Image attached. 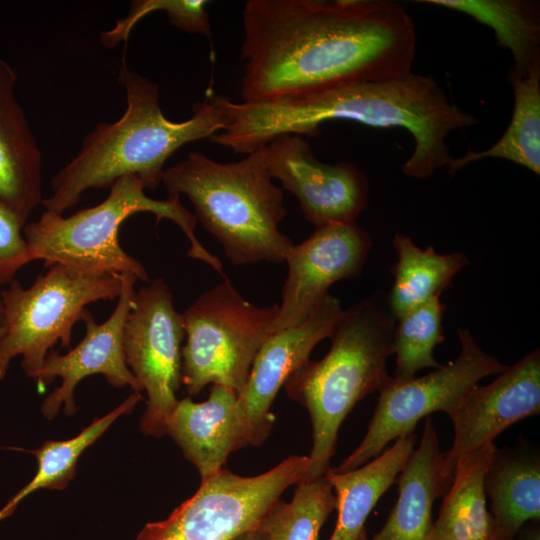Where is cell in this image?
Returning a JSON list of instances; mask_svg holds the SVG:
<instances>
[{"label": "cell", "mask_w": 540, "mask_h": 540, "mask_svg": "<svg viewBox=\"0 0 540 540\" xmlns=\"http://www.w3.org/2000/svg\"><path fill=\"white\" fill-rule=\"evenodd\" d=\"M0 291L5 334L0 340V380L10 362L22 356L26 375L37 381L46 356L60 342L70 348L72 328L88 304L118 299V274L84 271L53 264L24 288L13 280Z\"/></svg>", "instance_id": "7"}, {"label": "cell", "mask_w": 540, "mask_h": 540, "mask_svg": "<svg viewBox=\"0 0 540 540\" xmlns=\"http://www.w3.org/2000/svg\"><path fill=\"white\" fill-rule=\"evenodd\" d=\"M266 146L270 176L297 198L303 216L315 228L355 222L367 207L369 183L354 163L319 161L299 135H281Z\"/></svg>", "instance_id": "12"}, {"label": "cell", "mask_w": 540, "mask_h": 540, "mask_svg": "<svg viewBox=\"0 0 540 540\" xmlns=\"http://www.w3.org/2000/svg\"><path fill=\"white\" fill-rule=\"evenodd\" d=\"M205 0H135L130 3L127 15L118 19L110 30L100 33V42L114 48L127 41L133 27L153 11L163 10L171 25L192 34H203L210 38L211 29Z\"/></svg>", "instance_id": "29"}, {"label": "cell", "mask_w": 540, "mask_h": 540, "mask_svg": "<svg viewBox=\"0 0 540 540\" xmlns=\"http://www.w3.org/2000/svg\"><path fill=\"white\" fill-rule=\"evenodd\" d=\"M513 540H540L539 528L521 529Z\"/></svg>", "instance_id": "32"}, {"label": "cell", "mask_w": 540, "mask_h": 540, "mask_svg": "<svg viewBox=\"0 0 540 540\" xmlns=\"http://www.w3.org/2000/svg\"><path fill=\"white\" fill-rule=\"evenodd\" d=\"M23 227L12 213L0 206V285L10 284L16 273L32 262Z\"/></svg>", "instance_id": "30"}, {"label": "cell", "mask_w": 540, "mask_h": 540, "mask_svg": "<svg viewBox=\"0 0 540 540\" xmlns=\"http://www.w3.org/2000/svg\"><path fill=\"white\" fill-rule=\"evenodd\" d=\"M165 434L195 466L201 480L223 469L232 452L253 446V434L238 393L218 384L211 386L204 402L178 400L166 421Z\"/></svg>", "instance_id": "17"}, {"label": "cell", "mask_w": 540, "mask_h": 540, "mask_svg": "<svg viewBox=\"0 0 540 540\" xmlns=\"http://www.w3.org/2000/svg\"><path fill=\"white\" fill-rule=\"evenodd\" d=\"M344 309L327 294L300 324L272 333L258 351L239 402L248 419L253 446L261 445L274 423L273 401L288 377L309 360L314 347L329 338Z\"/></svg>", "instance_id": "16"}, {"label": "cell", "mask_w": 540, "mask_h": 540, "mask_svg": "<svg viewBox=\"0 0 540 540\" xmlns=\"http://www.w3.org/2000/svg\"><path fill=\"white\" fill-rule=\"evenodd\" d=\"M122 288L117 305L110 317L98 324L88 309L81 320L85 324V335L81 342L66 354L50 350L36 381L42 392L57 377L62 384L44 399L41 411L45 418L53 419L64 405V413L72 416L77 411L74 391L85 377L102 374L106 381L117 388L129 386L134 392L142 389L129 369L123 350V329L132 309L138 279L130 274L120 275Z\"/></svg>", "instance_id": "14"}, {"label": "cell", "mask_w": 540, "mask_h": 540, "mask_svg": "<svg viewBox=\"0 0 540 540\" xmlns=\"http://www.w3.org/2000/svg\"><path fill=\"white\" fill-rule=\"evenodd\" d=\"M491 500L492 539L513 540L527 521L540 518L538 454L496 450L485 477Z\"/></svg>", "instance_id": "21"}, {"label": "cell", "mask_w": 540, "mask_h": 540, "mask_svg": "<svg viewBox=\"0 0 540 540\" xmlns=\"http://www.w3.org/2000/svg\"><path fill=\"white\" fill-rule=\"evenodd\" d=\"M445 305L440 296L395 318L392 350L396 355L393 378L404 381L423 369L441 366L433 355L434 348L445 339L442 319Z\"/></svg>", "instance_id": "28"}, {"label": "cell", "mask_w": 540, "mask_h": 540, "mask_svg": "<svg viewBox=\"0 0 540 540\" xmlns=\"http://www.w3.org/2000/svg\"><path fill=\"white\" fill-rule=\"evenodd\" d=\"M395 318L387 301L374 294L344 309L331 336L328 353L308 360L286 380L289 398L309 413L313 445L305 478L324 476L331 468L340 425L365 396L391 379L387 359L393 354Z\"/></svg>", "instance_id": "5"}, {"label": "cell", "mask_w": 540, "mask_h": 540, "mask_svg": "<svg viewBox=\"0 0 540 540\" xmlns=\"http://www.w3.org/2000/svg\"><path fill=\"white\" fill-rule=\"evenodd\" d=\"M540 413V350L508 366L492 383L474 385L451 413L454 438L442 453L440 475L447 491L457 461L494 442L512 424Z\"/></svg>", "instance_id": "15"}, {"label": "cell", "mask_w": 540, "mask_h": 540, "mask_svg": "<svg viewBox=\"0 0 540 540\" xmlns=\"http://www.w3.org/2000/svg\"><path fill=\"white\" fill-rule=\"evenodd\" d=\"M136 175H126L111 186L105 200L64 217L45 211L37 221L25 224L23 236L32 261L43 260L44 267L62 264L84 271L130 274L138 281L149 282L145 267L120 245L118 232L131 215L147 212L174 222L187 237V256L200 260L224 275L220 259L210 253L195 234L197 220L180 201L168 195L164 200L150 198Z\"/></svg>", "instance_id": "6"}, {"label": "cell", "mask_w": 540, "mask_h": 540, "mask_svg": "<svg viewBox=\"0 0 540 540\" xmlns=\"http://www.w3.org/2000/svg\"><path fill=\"white\" fill-rule=\"evenodd\" d=\"M234 540H268V537L258 525V527L241 534Z\"/></svg>", "instance_id": "31"}, {"label": "cell", "mask_w": 540, "mask_h": 540, "mask_svg": "<svg viewBox=\"0 0 540 540\" xmlns=\"http://www.w3.org/2000/svg\"><path fill=\"white\" fill-rule=\"evenodd\" d=\"M496 450L491 442L457 461L429 540H493L485 477Z\"/></svg>", "instance_id": "22"}, {"label": "cell", "mask_w": 540, "mask_h": 540, "mask_svg": "<svg viewBox=\"0 0 540 540\" xmlns=\"http://www.w3.org/2000/svg\"><path fill=\"white\" fill-rule=\"evenodd\" d=\"M371 247L370 235L356 221L315 228L306 240L293 244L272 333L303 322L333 283L359 277Z\"/></svg>", "instance_id": "13"}, {"label": "cell", "mask_w": 540, "mask_h": 540, "mask_svg": "<svg viewBox=\"0 0 540 540\" xmlns=\"http://www.w3.org/2000/svg\"><path fill=\"white\" fill-rule=\"evenodd\" d=\"M267 169V146L237 162L220 163L199 152L164 170L170 196L185 195L196 220L237 266L280 264L293 246L279 224L287 216L282 187Z\"/></svg>", "instance_id": "4"}, {"label": "cell", "mask_w": 540, "mask_h": 540, "mask_svg": "<svg viewBox=\"0 0 540 540\" xmlns=\"http://www.w3.org/2000/svg\"><path fill=\"white\" fill-rule=\"evenodd\" d=\"M219 104L227 122L212 142L244 155L281 135L316 136L320 126L331 120L404 128L414 139V149L402 171L415 179L446 168L452 157L448 134L478 122L454 104L433 77L412 72L262 101L236 103L221 97Z\"/></svg>", "instance_id": "2"}, {"label": "cell", "mask_w": 540, "mask_h": 540, "mask_svg": "<svg viewBox=\"0 0 540 540\" xmlns=\"http://www.w3.org/2000/svg\"><path fill=\"white\" fill-rule=\"evenodd\" d=\"M414 433L395 439L394 444L364 465L346 472L330 468L325 477L336 496L337 523L328 540H366L365 522L381 496L396 482L415 449Z\"/></svg>", "instance_id": "20"}, {"label": "cell", "mask_w": 540, "mask_h": 540, "mask_svg": "<svg viewBox=\"0 0 540 540\" xmlns=\"http://www.w3.org/2000/svg\"><path fill=\"white\" fill-rule=\"evenodd\" d=\"M185 338L182 315L163 278L136 291L123 329L126 363L147 394L140 420L145 435H165L166 421L175 408L181 381V344Z\"/></svg>", "instance_id": "11"}, {"label": "cell", "mask_w": 540, "mask_h": 540, "mask_svg": "<svg viewBox=\"0 0 540 540\" xmlns=\"http://www.w3.org/2000/svg\"><path fill=\"white\" fill-rule=\"evenodd\" d=\"M141 399V392L133 391L120 405L92 421L76 436L65 440H46L39 448L26 450L35 456L38 469L30 482L0 509V521L10 516L18 504L32 492L39 489L62 490L67 487L76 475L81 454L120 416L131 413Z\"/></svg>", "instance_id": "26"}, {"label": "cell", "mask_w": 540, "mask_h": 540, "mask_svg": "<svg viewBox=\"0 0 540 540\" xmlns=\"http://www.w3.org/2000/svg\"><path fill=\"white\" fill-rule=\"evenodd\" d=\"M5 331H6V328H5L4 324H0V340L4 336Z\"/></svg>", "instance_id": "34"}, {"label": "cell", "mask_w": 540, "mask_h": 540, "mask_svg": "<svg viewBox=\"0 0 540 540\" xmlns=\"http://www.w3.org/2000/svg\"><path fill=\"white\" fill-rule=\"evenodd\" d=\"M278 311L277 304L259 307L244 299L226 277L202 293L181 314L186 338L181 381L188 395H198L209 384L239 395Z\"/></svg>", "instance_id": "8"}, {"label": "cell", "mask_w": 540, "mask_h": 540, "mask_svg": "<svg viewBox=\"0 0 540 540\" xmlns=\"http://www.w3.org/2000/svg\"><path fill=\"white\" fill-rule=\"evenodd\" d=\"M17 75L0 59V206L24 226L42 205V154L17 100Z\"/></svg>", "instance_id": "18"}, {"label": "cell", "mask_w": 540, "mask_h": 540, "mask_svg": "<svg viewBox=\"0 0 540 540\" xmlns=\"http://www.w3.org/2000/svg\"><path fill=\"white\" fill-rule=\"evenodd\" d=\"M310 459L291 455L274 468L241 476L221 469L165 519L147 523L135 540H234L258 527L291 485L306 477Z\"/></svg>", "instance_id": "9"}, {"label": "cell", "mask_w": 540, "mask_h": 540, "mask_svg": "<svg viewBox=\"0 0 540 540\" xmlns=\"http://www.w3.org/2000/svg\"><path fill=\"white\" fill-rule=\"evenodd\" d=\"M459 355L431 373L398 381L391 377L379 392V400L360 444L338 467V472L356 469L378 456L392 440L414 433L418 422L433 412L449 416L460 399L478 382L500 374L508 366L486 353L468 329H458Z\"/></svg>", "instance_id": "10"}, {"label": "cell", "mask_w": 540, "mask_h": 540, "mask_svg": "<svg viewBox=\"0 0 540 540\" xmlns=\"http://www.w3.org/2000/svg\"><path fill=\"white\" fill-rule=\"evenodd\" d=\"M242 102L411 72L415 25L389 0H249L242 14Z\"/></svg>", "instance_id": "1"}, {"label": "cell", "mask_w": 540, "mask_h": 540, "mask_svg": "<svg viewBox=\"0 0 540 540\" xmlns=\"http://www.w3.org/2000/svg\"><path fill=\"white\" fill-rule=\"evenodd\" d=\"M507 81L514 92V108L507 129L490 148L468 150L459 158L452 157L446 167L449 174L484 158L505 159L540 174V62L525 73L510 67Z\"/></svg>", "instance_id": "23"}, {"label": "cell", "mask_w": 540, "mask_h": 540, "mask_svg": "<svg viewBox=\"0 0 540 540\" xmlns=\"http://www.w3.org/2000/svg\"><path fill=\"white\" fill-rule=\"evenodd\" d=\"M3 322H4L3 307H2V302H1V298H0V324H3Z\"/></svg>", "instance_id": "33"}, {"label": "cell", "mask_w": 540, "mask_h": 540, "mask_svg": "<svg viewBox=\"0 0 540 540\" xmlns=\"http://www.w3.org/2000/svg\"><path fill=\"white\" fill-rule=\"evenodd\" d=\"M336 509V496L324 476L303 478L289 502L278 500L259 527L268 540H318L319 532Z\"/></svg>", "instance_id": "27"}, {"label": "cell", "mask_w": 540, "mask_h": 540, "mask_svg": "<svg viewBox=\"0 0 540 540\" xmlns=\"http://www.w3.org/2000/svg\"><path fill=\"white\" fill-rule=\"evenodd\" d=\"M393 246L397 262L391 267L394 282L387 304L394 318L440 296L468 265L463 253L439 254L432 246L422 249L401 233H395Z\"/></svg>", "instance_id": "24"}, {"label": "cell", "mask_w": 540, "mask_h": 540, "mask_svg": "<svg viewBox=\"0 0 540 540\" xmlns=\"http://www.w3.org/2000/svg\"><path fill=\"white\" fill-rule=\"evenodd\" d=\"M441 458L436 429L429 416L418 447L396 479V504L384 526L369 540H429L433 503L446 493L440 475Z\"/></svg>", "instance_id": "19"}, {"label": "cell", "mask_w": 540, "mask_h": 540, "mask_svg": "<svg viewBox=\"0 0 540 540\" xmlns=\"http://www.w3.org/2000/svg\"><path fill=\"white\" fill-rule=\"evenodd\" d=\"M118 82L127 107L115 122H101L82 141L80 150L51 180L52 193L42 205L63 214L89 189L110 187L117 179L136 175L146 189L161 183L166 161L183 145L210 138L226 126V115L214 96L196 102L182 122L166 118L159 105V87L129 69L125 54Z\"/></svg>", "instance_id": "3"}, {"label": "cell", "mask_w": 540, "mask_h": 540, "mask_svg": "<svg viewBox=\"0 0 540 540\" xmlns=\"http://www.w3.org/2000/svg\"><path fill=\"white\" fill-rule=\"evenodd\" d=\"M420 3L452 9L490 27L496 43L511 52V66L527 72L540 62V9L530 0H419Z\"/></svg>", "instance_id": "25"}]
</instances>
